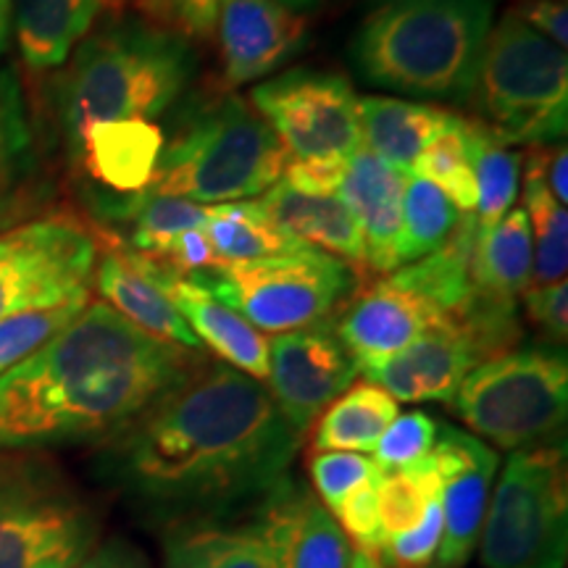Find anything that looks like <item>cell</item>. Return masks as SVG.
<instances>
[{"label":"cell","mask_w":568,"mask_h":568,"mask_svg":"<svg viewBox=\"0 0 568 568\" xmlns=\"http://www.w3.org/2000/svg\"><path fill=\"white\" fill-rule=\"evenodd\" d=\"M524 211L529 216L531 243H535V266L531 284L566 282L568 272V216L566 205L558 203L545 184L542 151L531 148L524 176Z\"/></svg>","instance_id":"f546056e"},{"label":"cell","mask_w":568,"mask_h":568,"mask_svg":"<svg viewBox=\"0 0 568 568\" xmlns=\"http://www.w3.org/2000/svg\"><path fill=\"white\" fill-rule=\"evenodd\" d=\"M353 552L335 516L314 495L295 489L284 568H351Z\"/></svg>","instance_id":"1f68e13d"},{"label":"cell","mask_w":568,"mask_h":568,"mask_svg":"<svg viewBox=\"0 0 568 568\" xmlns=\"http://www.w3.org/2000/svg\"><path fill=\"white\" fill-rule=\"evenodd\" d=\"M190 40L153 19L122 17L74 48L61 82L69 134L95 122L145 119L169 111L195 77Z\"/></svg>","instance_id":"277c9868"},{"label":"cell","mask_w":568,"mask_h":568,"mask_svg":"<svg viewBox=\"0 0 568 568\" xmlns=\"http://www.w3.org/2000/svg\"><path fill=\"white\" fill-rule=\"evenodd\" d=\"M355 374L358 366L326 324L268 339L266 389L301 437L353 385Z\"/></svg>","instance_id":"5bb4252c"},{"label":"cell","mask_w":568,"mask_h":568,"mask_svg":"<svg viewBox=\"0 0 568 568\" xmlns=\"http://www.w3.org/2000/svg\"><path fill=\"white\" fill-rule=\"evenodd\" d=\"M258 332L311 329L335 318L355 295V274L337 255L314 247L222 264L211 274H190Z\"/></svg>","instance_id":"30bf717a"},{"label":"cell","mask_w":568,"mask_h":568,"mask_svg":"<svg viewBox=\"0 0 568 568\" xmlns=\"http://www.w3.org/2000/svg\"><path fill=\"white\" fill-rule=\"evenodd\" d=\"M410 169L418 180L432 182L439 193L450 197L460 213H474L477 209V180H474L471 151H468L466 119L458 130L426 145Z\"/></svg>","instance_id":"d590c367"},{"label":"cell","mask_w":568,"mask_h":568,"mask_svg":"<svg viewBox=\"0 0 568 568\" xmlns=\"http://www.w3.org/2000/svg\"><path fill=\"white\" fill-rule=\"evenodd\" d=\"M521 295L529 322L548 337L550 345H564L568 337V284H531Z\"/></svg>","instance_id":"7bdbcfd3"},{"label":"cell","mask_w":568,"mask_h":568,"mask_svg":"<svg viewBox=\"0 0 568 568\" xmlns=\"http://www.w3.org/2000/svg\"><path fill=\"white\" fill-rule=\"evenodd\" d=\"M213 32L226 88L272 77L308 45V19L280 0H224Z\"/></svg>","instance_id":"2e32d148"},{"label":"cell","mask_w":568,"mask_h":568,"mask_svg":"<svg viewBox=\"0 0 568 568\" xmlns=\"http://www.w3.org/2000/svg\"><path fill=\"white\" fill-rule=\"evenodd\" d=\"M358 122L366 151L408 174L418 153L443 134L458 130L464 116L443 105L366 95L358 98Z\"/></svg>","instance_id":"603a6c76"},{"label":"cell","mask_w":568,"mask_h":568,"mask_svg":"<svg viewBox=\"0 0 568 568\" xmlns=\"http://www.w3.org/2000/svg\"><path fill=\"white\" fill-rule=\"evenodd\" d=\"M69 140L84 176L111 197H122L105 211L109 216L122 203L151 190L166 145L161 126L145 119L95 122L69 134Z\"/></svg>","instance_id":"ffe728a7"},{"label":"cell","mask_w":568,"mask_h":568,"mask_svg":"<svg viewBox=\"0 0 568 568\" xmlns=\"http://www.w3.org/2000/svg\"><path fill=\"white\" fill-rule=\"evenodd\" d=\"M134 253V251H132ZM142 272L151 276L155 287L169 297L176 314L184 318L190 332L226 366L237 368L253 379L266 382L268 374V339L264 332L247 324L237 311L213 297L193 276L172 272L148 255L134 253Z\"/></svg>","instance_id":"d6986e66"},{"label":"cell","mask_w":568,"mask_h":568,"mask_svg":"<svg viewBox=\"0 0 568 568\" xmlns=\"http://www.w3.org/2000/svg\"><path fill=\"white\" fill-rule=\"evenodd\" d=\"M251 109L295 161L345 163L364 145L358 95L332 71L290 69L264 80L251 90Z\"/></svg>","instance_id":"7c38bea8"},{"label":"cell","mask_w":568,"mask_h":568,"mask_svg":"<svg viewBox=\"0 0 568 568\" xmlns=\"http://www.w3.org/2000/svg\"><path fill=\"white\" fill-rule=\"evenodd\" d=\"M203 358L145 335L109 303H88L67 329L0 376V447L111 439Z\"/></svg>","instance_id":"7a4b0ae2"},{"label":"cell","mask_w":568,"mask_h":568,"mask_svg":"<svg viewBox=\"0 0 568 568\" xmlns=\"http://www.w3.org/2000/svg\"><path fill=\"white\" fill-rule=\"evenodd\" d=\"M408 174L376 159L364 145L347 159L337 197L353 211L364 234V266L379 274L400 268L403 190Z\"/></svg>","instance_id":"44dd1931"},{"label":"cell","mask_w":568,"mask_h":568,"mask_svg":"<svg viewBox=\"0 0 568 568\" xmlns=\"http://www.w3.org/2000/svg\"><path fill=\"white\" fill-rule=\"evenodd\" d=\"M397 414H400V406H397L395 397L364 379L347 387L318 416L311 447H314V453L345 450L368 456Z\"/></svg>","instance_id":"4316f807"},{"label":"cell","mask_w":568,"mask_h":568,"mask_svg":"<svg viewBox=\"0 0 568 568\" xmlns=\"http://www.w3.org/2000/svg\"><path fill=\"white\" fill-rule=\"evenodd\" d=\"M466 213H460L450 197L439 193L432 182L408 176L403 190V230H400V266L422 261L443 251L456 237Z\"/></svg>","instance_id":"d6a6232c"},{"label":"cell","mask_w":568,"mask_h":568,"mask_svg":"<svg viewBox=\"0 0 568 568\" xmlns=\"http://www.w3.org/2000/svg\"><path fill=\"white\" fill-rule=\"evenodd\" d=\"M450 316L424 295L387 276L364 293H355L343 305V314L335 322V335L361 372L400 353Z\"/></svg>","instance_id":"e0dca14e"},{"label":"cell","mask_w":568,"mask_h":568,"mask_svg":"<svg viewBox=\"0 0 568 568\" xmlns=\"http://www.w3.org/2000/svg\"><path fill=\"white\" fill-rule=\"evenodd\" d=\"M111 219L132 224V251L140 255H161L182 232L205 230L211 205H201L182 197L142 193L122 203Z\"/></svg>","instance_id":"836d02e7"},{"label":"cell","mask_w":568,"mask_h":568,"mask_svg":"<svg viewBox=\"0 0 568 568\" xmlns=\"http://www.w3.org/2000/svg\"><path fill=\"white\" fill-rule=\"evenodd\" d=\"M282 6H287V9H293V11H301V13H305V11H311V9H316L318 3H322V0H280Z\"/></svg>","instance_id":"f5cc1de1"},{"label":"cell","mask_w":568,"mask_h":568,"mask_svg":"<svg viewBox=\"0 0 568 568\" xmlns=\"http://www.w3.org/2000/svg\"><path fill=\"white\" fill-rule=\"evenodd\" d=\"M493 27V0H368L347 59L368 88L468 103Z\"/></svg>","instance_id":"3957f363"},{"label":"cell","mask_w":568,"mask_h":568,"mask_svg":"<svg viewBox=\"0 0 568 568\" xmlns=\"http://www.w3.org/2000/svg\"><path fill=\"white\" fill-rule=\"evenodd\" d=\"M74 568H153V564L145 552L134 548L130 539L111 537L103 539V542Z\"/></svg>","instance_id":"c3c4849f"},{"label":"cell","mask_w":568,"mask_h":568,"mask_svg":"<svg viewBox=\"0 0 568 568\" xmlns=\"http://www.w3.org/2000/svg\"><path fill=\"white\" fill-rule=\"evenodd\" d=\"M479 364H485V355L456 316H450L400 353L361 368V374L397 403H453L466 376Z\"/></svg>","instance_id":"ac0fdd59"},{"label":"cell","mask_w":568,"mask_h":568,"mask_svg":"<svg viewBox=\"0 0 568 568\" xmlns=\"http://www.w3.org/2000/svg\"><path fill=\"white\" fill-rule=\"evenodd\" d=\"M531 30H537L542 38L556 42L558 48H566L568 42V9L566 0H527L514 9Z\"/></svg>","instance_id":"7dc6e473"},{"label":"cell","mask_w":568,"mask_h":568,"mask_svg":"<svg viewBox=\"0 0 568 568\" xmlns=\"http://www.w3.org/2000/svg\"><path fill=\"white\" fill-rule=\"evenodd\" d=\"M460 422L503 450L556 443L568 416V358L558 345H529L489 358L453 397Z\"/></svg>","instance_id":"52a82bcc"},{"label":"cell","mask_w":568,"mask_h":568,"mask_svg":"<svg viewBox=\"0 0 568 568\" xmlns=\"http://www.w3.org/2000/svg\"><path fill=\"white\" fill-rule=\"evenodd\" d=\"M148 258H151V255H148ZM153 261H159V264L169 266L172 272L184 274V276L203 274L209 272V268H219L224 264V261L216 255V251H213L205 230L182 232L180 237L172 240V245H169L161 255H155Z\"/></svg>","instance_id":"ee69618b"},{"label":"cell","mask_w":568,"mask_h":568,"mask_svg":"<svg viewBox=\"0 0 568 568\" xmlns=\"http://www.w3.org/2000/svg\"><path fill=\"white\" fill-rule=\"evenodd\" d=\"M351 568H385V566L379 564V558H376V556H368V552L355 550Z\"/></svg>","instance_id":"816d5d0a"},{"label":"cell","mask_w":568,"mask_h":568,"mask_svg":"<svg viewBox=\"0 0 568 568\" xmlns=\"http://www.w3.org/2000/svg\"><path fill=\"white\" fill-rule=\"evenodd\" d=\"M27 124L21 116L19 98L13 95L11 84L0 77V205H9L6 190L17 172V163L27 151Z\"/></svg>","instance_id":"b9f144b4"},{"label":"cell","mask_w":568,"mask_h":568,"mask_svg":"<svg viewBox=\"0 0 568 568\" xmlns=\"http://www.w3.org/2000/svg\"><path fill=\"white\" fill-rule=\"evenodd\" d=\"M255 209L295 243L364 266V234L337 195H303L287 182H276L258 195Z\"/></svg>","instance_id":"7402d4cb"},{"label":"cell","mask_w":568,"mask_h":568,"mask_svg":"<svg viewBox=\"0 0 568 568\" xmlns=\"http://www.w3.org/2000/svg\"><path fill=\"white\" fill-rule=\"evenodd\" d=\"M466 138L468 151H471L474 180H477L474 230H477V237H481L514 209L518 182H521V155L503 145L481 122L466 119Z\"/></svg>","instance_id":"f1b7e54d"},{"label":"cell","mask_w":568,"mask_h":568,"mask_svg":"<svg viewBox=\"0 0 568 568\" xmlns=\"http://www.w3.org/2000/svg\"><path fill=\"white\" fill-rule=\"evenodd\" d=\"M477 243V230H474V213H466L464 224L456 232V237L447 243L443 251L426 255L414 264L395 268L387 274L389 280L403 284V287L414 290L424 295L445 314H458L474 295L471 280V253Z\"/></svg>","instance_id":"83f0119b"},{"label":"cell","mask_w":568,"mask_h":568,"mask_svg":"<svg viewBox=\"0 0 568 568\" xmlns=\"http://www.w3.org/2000/svg\"><path fill=\"white\" fill-rule=\"evenodd\" d=\"M379 479L382 474L361 485L332 514L351 545H358V550L368 556H379L382 545H385V529H382L379 516Z\"/></svg>","instance_id":"60d3db41"},{"label":"cell","mask_w":568,"mask_h":568,"mask_svg":"<svg viewBox=\"0 0 568 568\" xmlns=\"http://www.w3.org/2000/svg\"><path fill=\"white\" fill-rule=\"evenodd\" d=\"M95 282L103 303H109L116 314H122L145 335L187 351H201L197 337L176 314L169 297L155 287L151 276L142 272L132 251H119V247L105 251L98 261Z\"/></svg>","instance_id":"cb8c5ba5"},{"label":"cell","mask_w":568,"mask_h":568,"mask_svg":"<svg viewBox=\"0 0 568 568\" xmlns=\"http://www.w3.org/2000/svg\"><path fill=\"white\" fill-rule=\"evenodd\" d=\"M88 303L90 301H71L51 305V308L21 311V314L3 318L0 322V376L19 366L24 358H30L61 329H67Z\"/></svg>","instance_id":"8d00e7d4"},{"label":"cell","mask_w":568,"mask_h":568,"mask_svg":"<svg viewBox=\"0 0 568 568\" xmlns=\"http://www.w3.org/2000/svg\"><path fill=\"white\" fill-rule=\"evenodd\" d=\"M295 489L287 479L243 514L163 529V568H284Z\"/></svg>","instance_id":"4fadbf2b"},{"label":"cell","mask_w":568,"mask_h":568,"mask_svg":"<svg viewBox=\"0 0 568 568\" xmlns=\"http://www.w3.org/2000/svg\"><path fill=\"white\" fill-rule=\"evenodd\" d=\"M443 493L439 477L426 456L418 464L397 471H382L379 479V516L385 539L403 535L422 521L426 508Z\"/></svg>","instance_id":"e575fe53"},{"label":"cell","mask_w":568,"mask_h":568,"mask_svg":"<svg viewBox=\"0 0 568 568\" xmlns=\"http://www.w3.org/2000/svg\"><path fill=\"white\" fill-rule=\"evenodd\" d=\"M429 458L443 485V542L432 568H464L477 550L500 458L485 439L450 424H439Z\"/></svg>","instance_id":"9a60e30c"},{"label":"cell","mask_w":568,"mask_h":568,"mask_svg":"<svg viewBox=\"0 0 568 568\" xmlns=\"http://www.w3.org/2000/svg\"><path fill=\"white\" fill-rule=\"evenodd\" d=\"M485 568H566L568 464L566 443L514 450L489 495L479 531Z\"/></svg>","instance_id":"9c48e42d"},{"label":"cell","mask_w":568,"mask_h":568,"mask_svg":"<svg viewBox=\"0 0 568 568\" xmlns=\"http://www.w3.org/2000/svg\"><path fill=\"white\" fill-rule=\"evenodd\" d=\"M439 424L424 410H408L397 414L393 424L387 426L385 435L376 443L372 460L382 471H397L424 460L437 443Z\"/></svg>","instance_id":"f35d334b"},{"label":"cell","mask_w":568,"mask_h":568,"mask_svg":"<svg viewBox=\"0 0 568 568\" xmlns=\"http://www.w3.org/2000/svg\"><path fill=\"white\" fill-rule=\"evenodd\" d=\"M105 6L113 11H126V9H138L145 13L148 19H163V0H103Z\"/></svg>","instance_id":"681fc988"},{"label":"cell","mask_w":568,"mask_h":568,"mask_svg":"<svg viewBox=\"0 0 568 568\" xmlns=\"http://www.w3.org/2000/svg\"><path fill=\"white\" fill-rule=\"evenodd\" d=\"M535 243L527 211L510 209L500 224L477 237L471 253L474 290L481 295L514 301L531 287Z\"/></svg>","instance_id":"484cf974"},{"label":"cell","mask_w":568,"mask_h":568,"mask_svg":"<svg viewBox=\"0 0 568 568\" xmlns=\"http://www.w3.org/2000/svg\"><path fill=\"white\" fill-rule=\"evenodd\" d=\"M290 155L237 95H219L184 119L163 145L148 193L193 203H243L282 180Z\"/></svg>","instance_id":"5b68a950"},{"label":"cell","mask_w":568,"mask_h":568,"mask_svg":"<svg viewBox=\"0 0 568 568\" xmlns=\"http://www.w3.org/2000/svg\"><path fill=\"white\" fill-rule=\"evenodd\" d=\"M103 0H11V34L30 71H51L69 61L88 38Z\"/></svg>","instance_id":"d4e9b609"},{"label":"cell","mask_w":568,"mask_h":568,"mask_svg":"<svg viewBox=\"0 0 568 568\" xmlns=\"http://www.w3.org/2000/svg\"><path fill=\"white\" fill-rule=\"evenodd\" d=\"M6 219H9V211H6V205H0V224H3Z\"/></svg>","instance_id":"db71d44e"},{"label":"cell","mask_w":568,"mask_h":568,"mask_svg":"<svg viewBox=\"0 0 568 568\" xmlns=\"http://www.w3.org/2000/svg\"><path fill=\"white\" fill-rule=\"evenodd\" d=\"M308 474L318 495L316 500L329 514H335L347 495L355 493V489L372 481L374 477H379L382 468L368 456H361V453L326 450L311 456Z\"/></svg>","instance_id":"74e56055"},{"label":"cell","mask_w":568,"mask_h":568,"mask_svg":"<svg viewBox=\"0 0 568 568\" xmlns=\"http://www.w3.org/2000/svg\"><path fill=\"white\" fill-rule=\"evenodd\" d=\"M224 0H163V19L184 38L209 40Z\"/></svg>","instance_id":"bcb514c9"},{"label":"cell","mask_w":568,"mask_h":568,"mask_svg":"<svg viewBox=\"0 0 568 568\" xmlns=\"http://www.w3.org/2000/svg\"><path fill=\"white\" fill-rule=\"evenodd\" d=\"M205 234L224 264H245V261L295 253L305 247L276 230L264 213L255 209V203L245 201L211 205Z\"/></svg>","instance_id":"4dcf8cb0"},{"label":"cell","mask_w":568,"mask_h":568,"mask_svg":"<svg viewBox=\"0 0 568 568\" xmlns=\"http://www.w3.org/2000/svg\"><path fill=\"white\" fill-rule=\"evenodd\" d=\"M474 101L503 145H558L568 126L566 48L508 11L489 32Z\"/></svg>","instance_id":"8992f818"},{"label":"cell","mask_w":568,"mask_h":568,"mask_svg":"<svg viewBox=\"0 0 568 568\" xmlns=\"http://www.w3.org/2000/svg\"><path fill=\"white\" fill-rule=\"evenodd\" d=\"M95 264V237L63 213L0 232V322L21 311L90 301Z\"/></svg>","instance_id":"8fae6325"},{"label":"cell","mask_w":568,"mask_h":568,"mask_svg":"<svg viewBox=\"0 0 568 568\" xmlns=\"http://www.w3.org/2000/svg\"><path fill=\"white\" fill-rule=\"evenodd\" d=\"M301 435L264 382L203 358L180 385L109 439L101 474L169 529L243 514L287 481Z\"/></svg>","instance_id":"6da1fadb"},{"label":"cell","mask_w":568,"mask_h":568,"mask_svg":"<svg viewBox=\"0 0 568 568\" xmlns=\"http://www.w3.org/2000/svg\"><path fill=\"white\" fill-rule=\"evenodd\" d=\"M11 40V0H0V59Z\"/></svg>","instance_id":"f907efd6"},{"label":"cell","mask_w":568,"mask_h":568,"mask_svg":"<svg viewBox=\"0 0 568 568\" xmlns=\"http://www.w3.org/2000/svg\"><path fill=\"white\" fill-rule=\"evenodd\" d=\"M439 542H443V500L437 497L414 529L385 539L376 558L385 568H432Z\"/></svg>","instance_id":"ab89813d"},{"label":"cell","mask_w":568,"mask_h":568,"mask_svg":"<svg viewBox=\"0 0 568 568\" xmlns=\"http://www.w3.org/2000/svg\"><path fill=\"white\" fill-rule=\"evenodd\" d=\"M345 163L339 161H295L290 159L284 166L282 182H287L290 187L297 190L303 195H337L339 184L345 176Z\"/></svg>","instance_id":"f6af8a7d"},{"label":"cell","mask_w":568,"mask_h":568,"mask_svg":"<svg viewBox=\"0 0 568 568\" xmlns=\"http://www.w3.org/2000/svg\"><path fill=\"white\" fill-rule=\"evenodd\" d=\"M103 542V518L59 468L0 456V568H74Z\"/></svg>","instance_id":"ba28073f"}]
</instances>
